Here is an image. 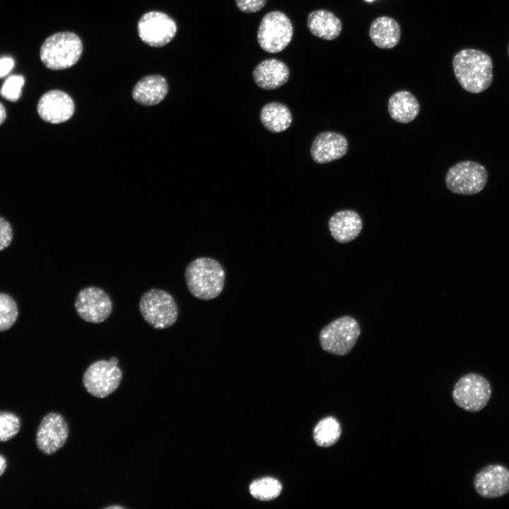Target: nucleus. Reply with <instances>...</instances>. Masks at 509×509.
Wrapping results in <instances>:
<instances>
[{
    "mask_svg": "<svg viewBox=\"0 0 509 509\" xmlns=\"http://www.w3.org/2000/svg\"><path fill=\"white\" fill-rule=\"evenodd\" d=\"M455 78L462 88L472 93L486 90L493 80V62L486 53L476 49H464L453 57Z\"/></svg>",
    "mask_w": 509,
    "mask_h": 509,
    "instance_id": "1",
    "label": "nucleus"
},
{
    "mask_svg": "<svg viewBox=\"0 0 509 509\" xmlns=\"http://www.w3.org/2000/svg\"><path fill=\"white\" fill-rule=\"evenodd\" d=\"M185 280L190 293L201 300H211L222 292L226 274L221 264L209 257H199L186 268Z\"/></svg>",
    "mask_w": 509,
    "mask_h": 509,
    "instance_id": "2",
    "label": "nucleus"
},
{
    "mask_svg": "<svg viewBox=\"0 0 509 509\" xmlns=\"http://www.w3.org/2000/svg\"><path fill=\"white\" fill-rule=\"evenodd\" d=\"M83 43L72 32H59L49 36L40 48V59L51 70H62L74 66L80 59Z\"/></svg>",
    "mask_w": 509,
    "mask_h": 509,
    "instance_id": "3",
    "label": "nucleus"
},
{
    "mask_svg": "<svg viewBox=\"0 0 509 509\" xmlns=\"http://www.w3.org/2000/svg\"><path fill=\"white\" fill-rule=\"evenodd\" d=\"M360 334L361 327L357 320L345 315L323 327L319 339L324 351L337 356H344L353 348Z\"/></svg>",
    "mask_w": 509,
    "mask_h": 509,
    "instance_id": "4",
    "label": "nucleus"
},
{
    "mask_svg": "<svg viewBox=\"0 0 509 509\" xmlns=\"http://www.w3.org/2000/svg\"><path fill=\"white\" fill-rule=\"evenodd\" d=\"M139 310L145 321L158 329L172 326L178 317V308L172 295L156 288L143 294L139 301Z\"/></svg>",
    "mask_w": 509,
    "mask_h": 509,
    "instance_id": "5",
    "label": "nucleus"
},
{
    "mask_svg": "<svg viewBox=\"0 0 509 509\" xmlns=\"http://www.w3.org/2000/svg\"><path fill=\"white\" fill-rule=\"evenodd\" d=\"M293 33L288 17L281 11H273L262 18L257 31V41L264 51L277 53L290 43Z\"/></svg>",
    "mask_w": 509,
    "mask_h": 509,
    "instance_id": "6",
    "label": "nucleus"
},
{
    "mask_svg": "<svg viewBox=\"0 0 509 509\" xmlns=\"http://www.w3.org/2000/svg\"><path fill=\"white\" fill-rule=\"evenodd\" d=\"M117 364L116 357H112L110 361H98L92 363L83 376V384L86 391L98 398L106 397L115 392L122 378V372Z\"/></svg>",
    "mask_w": 509,
    "mask_h": 509,
    "instance_id": "7",
    "label": "nucleus"
},
{
    "mask_svg": "<svg viewBox=\"0 0 509 509\" xmlns=\"http://www.w3.org/2000/svg\"><path fill=\"white\" fill-rule=\"evenodd\" d=\"M488 173L484 165L471 160L461 161L452 166L446 173L445 185L455 194L472 195L486 186Z\"/></svg>",
    "mask_w": 509,
    "mask_h": 509,
    "instance_id": "8",
    "label": "nucleus"
},
{
    "mask_svg": "<svg viewBox=\"0 0 509 509\" xmlns=\"http://www.w3.org/2000/svg\"><path fill=\"white\" fill-rule=\"evenodd\" d=\"M491 395L488 381L477 373H468L460 378L452 390L455 403L469 412L481 410L487 404Z\"/></svg>",
    "mask_w": 509,
    "mask_h": 509,
    "instance_id": "9",
    "label": "nucleus"
},
{
    "mask_svg": "<svg viewBox=\"0 0 509 509\" xmlns=\"http://www.w3.org/2000/svg\"><path fill=\"white\" fill-rule=\"evenodd\" d=\"M137 30L140 39L149 46L163 47L175 36L177 24L165 13L149 11L139 19Z\"/></svg>",
    "mask_w": 509,
    "mask_h": 509,
    "instance_id": "10",
    "label": "nucleus"
},
{
    "mask_svg": "<svg viewBox=\"0 0 509 509\" xmlns=\"http://www.w3.org/2000/svg\"><path fill=\"white\" fill-rule=\"evenodd\" d=\"M74 305L79 317L91 323L105 321L112 310V303L108 294L102 288L94 286L80 291Z\"/></svg>",
    "mask_w": 509,
    "mask_h": 509,
    "instance_id": "11",
    "label": "nucleus"
},
{
    "mask_svg": "<svg viewBox=\"0 0 509 509\" xmlns=\"http://www.w3.org/2000/svg\"><path fill=\"white\" fill-rule=\"evenodd\" d=\"M69 426L59 414L52 412L43 417L36 433V445L45 455H52L66 443Z\"/></svg>",
    "mask_w": 509,
    "mask_h": 509,
    "instance_id": "12",
    "label": "nucleus"
},
{
    "mask_svg": "<svg viewBox=\"0 0 509 509\" xmlns=\"http://www.w3.org/2000/svg\"><path fill=\"white\" fill-rule=\"evenodd\" d=\"M37 110L44 121L51 124H60L69 120L74 115L75 105L73 99L59 90L47 91L40 98Z\"/></svg>",
    "mask_w": 509,
    "mask_h": 509,
    "instance_id": "13",
    "label": "nucleus"
},
{
    "mask_svg": "<svg viewBox=\"0 0 509 509\" xmlns=\"http://www.w3.org/2000/svg\"><path fill=\"white\" fill-rule=\"evenodd\" d=\"M474 487L483 498H495L509 492V469L499 464H490L474 476Z\"/></svg>",
    "mask_w": 509,
    "mask_h": 509,
    "instance_id": "14",
    "label": "nucleus"
},
{
    "mask_svg": "<svg viewBox=\"0 0 509 509\" xmlns=\"http://www.w3.org/2000/svg\"><path fill=\"white\" fill-rule=\"evenodd\" d=\"M347 139L334 131H324L313 140L310 153L313 160L319 164L329 163L343 157L348 151Z\"/></svg>",
    "mask_w": 509,
    "mask_h": 509,
    "instance_id": "15",
    "label": "nucleus"
},
{
    "mask_svg": "<svg viewBox=\"0 0 509 509\" xmlns=\"http://www.w3.org/2000/svg\"><path fill=\"white\" fill-rule=\"evenodd\" d=\"M252 76L257 86L264 90H274L288 81L289 69L285 63L279 59H267L255 67Z\"/></svg>",
    "mask_w": 509,
    "mask_h": 509,
    "instance_id": "16",
    "label": "nucleus"
},
{
    "mask_svg": "<svg viewBox=\"0 0 509 509\" xmlns=\"http://www.w3.org/2000/svg\"><path fill=\"white\" fill-rule=\"evenodd\" d=\"M332 236L340 243L353 240L360 234L363 221L357 212L346 209L332 215L328 222Z\"/></svg>",
    "mask_w": 509,
    "mask_h": 509,
    "instance_id": "17",
    "label": "nucleus"
},
{
    "mask_svg": "<svg viewBox=\"0 0 509 509\" xmlns=\"http://www.w3.org/2000/svg\"><path fill=\"white\" fill-rule=\"evenodd\" d=\"M168 92V84L160 75H148L141 78L132 90L133 99L140 105L152 106L160 103Z\"/></svg>",
    "mask_w": 509,
    "mask_h": 509,
    "instance_id": "18",
    "label": "nucleus"
},
{
    "mask_svg": "<svg viewBox=\"0 0 509 509\" xmlns=\"http://www.w3.org/2000/svg\"><path fill=\"white\" fill-rule=\"evenodd\" d=\"M307 26L313 35L326 40L338 37L342 29L340 19L332 12L324 9L310 12Z\"/></svg>",
    "mask_w": 509,
    "mask_h": 509,
    "instance_id": "19",
    "label": "nucleus"
},
{
    "mask_svg": "<svg viewBox=\"0 0 509 509\" xmlns=\"http://www.w3.org/2000/svg\"><path fill=\"white\" fill-rule=\"evenodd\" d=\"M369 36L376 47L381 49L392 48L399 42L400 25L391 17H378L370 24Z\"/></svg>",
    "mask_w": 509,
    "mask_h": 509,
    "instance_id": "20",
    "label": "nucleus"
},
{
    "mask_svg": "<svg viewBox=\"0 0 509 509\" xmlns=\"http://www.w3.org/2000/svg\"><path fill=\"white\" fill-rule=\"evenodd\" d=\"M388 112L394 121L409 123L419 115V103L409 91L399 90L392 94L388 100Z\"/></svg>",
    "mask_w": 509,
    "mask_h": 509,
    "instance_id": "21",
    "label": "nucleus"
},
{
    "mask_svg": "<svg viewBox=\"0 0 509 509\" xmlns=\"http://www.w3.org/2000/svg\"><path fill=\"white\" fill-rule=\"evenodd\" d=\"M260 120L267 130L273 133H279L291 126L292 115L288 107L284 104L271 102L262 108Z\"/></svg>",
    "mask_w": 509,
    "mask_h": 509,
    "instance_id": "22",
    "label": "nucleus"
},
{
    "mask_svg": "<svg viewBox=\"0 0 509 509\" xmlns=\"http://www.w3.org/2000/svg\"><path fill=\"white\" fill-rule=\"evenodd\" d=\"M341 434L339 422L333 416L321 419L313 430V439L320 447H327L334 445Z\"/></svg>",
    "mask_w": 509,
    "mask_h": 509,
    "instance_id": "23",
    "label": "nucleus"
},
{
    "mask_svg": "<svg viewBox=\"0 0 509 509\" xmlns=\"http://www.w3.org/2000/svg\"><path fill=\"white\" fill-rule=\"evenodd\" d=\"M281 491V484L270 476L256 479L250 485V494L255 498L263 501H269L277 498Z\"/></svg>",
    "mask_w": 509,
    "mask_h": 509,
    "instance_id": "24",
    "label": "nucleus"
},
{
    "mask_svg": "<svg viewBox=\"0 0 509 509\" xmlns=\"http://www.w3.org/2000/svg\"><path fill=\"white\" fill-rule=\"evenodd\" d=\"M18 316L16 301L8 294L0 293V332L11 328Z\"/></svg>",
    "mask_w": 509,
    "mask_h": 509,
    "instance_id": "25",
    "label": "nucleus"
},
{
    "mask_svg": "<svg viewBox=\"0 0 509 509\" xmlns=\"http://www.w3.org/2000/svg\"><path fill=\"white\" fill-rule=\"evenodd\" d=\"M21 421L11 412L0 411V442L11 440L19 432Z\"/></svg>",
    "mask_w": 509,
    "mask_h": 509,
    "instance_id": "26",
    "label": "nucleus"
},
{
    "mask_svg": "<svg viewBox=\"0 0 509 509\" xmlns=\"http://www.w3.org/2000/svg\"><path fill=\"white\" fill-rule=\"evenodd\" d=\"M24 83L25 79L22 75L10 76L4 82L0 89V95L7 100L17 101L21 96Z\"/></svg>",
    "mask_w": 509,
    "mask_h": 509,
    "instance_id": "27",
    "label": "nucleus"
},
{
    "mask_svg": "<svg viewBox=\"0 0 509 509\" xmlns=\"http://www.w3.org/2000/svg\"><path fill=\"white\" fill-rule=\"evenodd\" d=\"M13 239V230L11 224L0 216V251L9 246Z\"/></svg>",
    "mask_w": 509,
    "mask_h": 509,
    "instance_id": "28",
    "label": "nucleus"
},
{
    "mask_svg": "<svg viewBox=\"0 0 509 509\" xmlns=\"http://www.w3.org/2000/svg\"><path fill=\"white\" fill-rule=\"evenodd\" d=\"M267 0H235L237 7L242 12L252 13L261 10Z\"/></svg>",
    "mask_w": 509,
    "mask_h": 509,
    "instance_id": "29",
    "label": "nucleus"
},
{
    "mask_svg": "<svg viewBox=\"0 0 509 509\" xmlns=\"http://www.w3.org/2000/svg\"><path fill=\"white\" fill-rule=\"evenodd\" d=\"M14 61L11 57L0 59V78L6 76L13 68Z\"/></svg>",
    "mask_w": 509,
    "mask_h": 509,
    "instance_id": "30",
    "label": "nucleus"
},
{
    "mask_svg": "<svg viewBox=\"0 0 509 509\" xmlns=\"http://www.w3.org/2000/svg\"><path fill=\"white\" fill-rule=\"evenodd\" d=\"M6 468V460L4 456L0 455V476L4 473Z\"/></svg>",
    "mask_w": 509,
    "mask_h": 509,
    "instance_id": "31",
    "label": "nucleus"
},
{
    "mask_svg": "<svg viewBox=\"0 0 509 509\" xmlns=\"http://www.w3.org/2000/svg\"><path fill=\"white\" fill-rule=\"evenodd\" d=\"M6 112L4 106L0 103V125L5 121Z\"/></svg>",
    "mask_w": 509,
    "mask_h": 509,
    "instance_id": "32",
    "label": "nucleus"
},
{
    "mask_svg": "<svg viewBox=\"0 0 509 509\" xmlns=\"http://www.w3.org/2000/svg\"><path fill=\"white\" fill-rule=\"evenodd\" d=\"M106 508H122V507H121V506H119V505H114V506L112 505V506H110V507H107Z\"/></svg>",
    "mask_w": 509,
    "mask_h": 509,
    "instance_id": "33",
    "label": "nucleus"
},
{
    "mask_svg": "<svg viewBox=\"0 0 509 509\" xmlns=\"http://www.w3.org/2000/svg\"><path fill=\"white\" fill-rule=\"evenodd\" d=\"M365 1L370 2V1H373V0H365Z\"/></svg>",
    "mask_w": 509,
    "mask_h": 509,
    "instance_id": "34",
    "label": "nucleus"
},
{
    "mask_svg": "<svg viewBox=\"0 0 509 509\" xmlns=\"http://www.w3.org/2000/svg\"><path fill=\"white\" fill-rule=\"evenodd\" d=\"M508 54H509V44H508Z\"/></svg>",
    "mask_w": 509,
    "mask_h": 509,
    "instance_id": "35",
    "label": "nucleus"
}]
</instances>
